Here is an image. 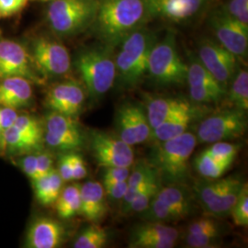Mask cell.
Here are the masks:
<instances>
[{
	"label": "cell",
	"mask_w": 248,
	"mask_h": 248,
	"mask_svg": "<svg viewBox=\"0 0 248 248\" xmlns=\"http://www.w3.org/2000/svg\"><path fill=\"white\" fill-rule=\"evenodd\" d=\"M149 18L145 0H99L91 29L100 44L115 49Z\"/></svg>",
	"instance_id": "6da1fadb"
},
{
	"label": "cell",
	"mask_w": 248,
	"mask_h": 248,
	"mask_svg": "<svg viewBox=\"0 0 248 248\" xmlns=\"http://www.w3.org/2000/svg\"><path fill=\"white\" fill-rule=\"evenodd\" d=\"M157 40L155 33L144 25L120 45L115 56V82L122 89H135L142 83L148 72L151 51Z\"/></svg>",
	"instance_id": "7a4b0ae2"
},
{
	"label": "cell",
	"mask_w": 248,
	"mask_h": 248,
	"mask_svg": "<svg viewBox=\"0 0 248 248\" xmlns=\"http://www.w3.org/2000/svg\"><path fill=\"white\" fill-rule=\"evenodd\" d=\"M113 51V48L100 44L82 48L74 59V65L79 73L85 89L94 100L104 97L115 83Z\"/></svg>",
	"instance_id": "3957f363"
},
{
	"label": "cell",
	"mask_w": 248,
	"mask_h": 248,
	"mask_svg": "<svg viewBox=\"0 0 248 248\" xmlns=\"http://www.w3.org/2000/svg\"><path fill=\"white\" fill-rule=\"evenodd\" d=\"M196 135L185 132L174 138L160 142L151 154L148 163L161 182L181 184L188 177V161L197 144Z\"/></svg>",
	"instance_id": "277c9868"
},
{
	"label": "cell",
	"mask_w": 248,
	"mask_h": 248,
	"mask_svg": "<svg viewBox=\"0 0 248 248\" xmlns=\"http://www.w3.org/2000/svg\"><path fill=\"white\" fill-rule=\"evenodd\" d=\"M99 0H51L46 12L47 23L58 38H72L92 26Z\"/></svg>",
	"instance_id": "5b68a950"
},
{
	"label": "cell",
	"mask_w": 248,
	"mask_h": 248,
	"mask_svg": "<svg viewBox=\"0 0 248 248\" xmlns=\"http://www.w3.org/2000/svg\"><path fill=\"white\" fill-rule=\"evenodd\" d=\"M147 74L161 86H180L186 83L187 63L178 53L176 34L173 31H168L162 40H157L154 45Z\"/></svg>",
	"instance_id": "8992f818"
},
{
	"label": "cell",
	"mask_w": 248,
	"mask_h": 248,
	"mask_svg": "<svg viewBox=\"0 0 248 248\" xmlns=\"http://www.w3.org/2000/svg\"><path fill=\"white\" fill-rule=\"evenodd\" d=\"M27 48L36 70L44 80L61 78L71 70L70 53L59 40L51 36H34Z\"/></svg>",
	"instance_id": "52a82bcc"
},
{
	"label": "cell",
	"mask_w": 248,
	"mask_h": 248,
	"mask_svg": "<svg viewBox=\"0 0 248 248\" xmlns=\"http://www.w3.org/2000/svg\"><path fill=\"white\" fill-rule=\"evenodd\" d=\"M245 112L232 108L207 117L198 127L197 141L213 143L240 138L248 128V119Z\"/></svg>",
	"instance_id": "ba28073f"
},
{
	"label": "cell",
	"mask_w": 248,
	"mask_h": 248,
	"mask_svg": "<svg viewBox=\"0 0 248 248\" xmlns=\"http://www.w3.org/2000/svg\"><path fill=\"white\" fill-rule=\"evenodd\" d=\"M44 140L53 149L72 152L84 145L85 136L75 117L50 111L45 117Z\"/></svg>",
	"instance_id": "9c48e42d"
},
{
	"label": "cell",
	"mask_w": 248,
	"mask_h": 248,
	"mask_svg": "<svg viewBox=\"0 0 248 248\" xmlns=\"http://www.w3.org/2000/svg\"><path fill=\"white\" fill-rule=\"evenodd\" d=\"M23 78L32 84H42L45 80L39 75L31 58L26 45L17 41L0 40V79Z\"/></svg>",
	"instance_id": "30bf717a"
},
{
	"label": "cell",
	"mask_w": 248,
	"mask_h": 248,
	"mask_svg": "<svg viewBox=\"0 0 248 248\" xmlns=\"http://www.w3.org/2000/svg\"><path fill=\"white\" fill-rule=\"evenodd\" d=\"M90 149L98 166L102 168H130L133 164L132 146L119 136L94 131L90 135Z\"/></svg>",
	"instance_id": "8fae6325"
},
{
	"label": "cell",
	"mask_w": 248,
	"mask_h": 248,
	"mask_svg": "<svg viewBox=\"0 0 248 248\" xmlns=\"http://www.w3.org/2000/svg\"><path fill=\"white\" fill-rule=\"evenodd\" d=\"M198 58L224 88L237 71V57L217 41L204 39L198 45Z\"/></svg>",
	"instance_id": "7c38bea8"
},
{
	"label": "cell",
	"mask_w": 248,
	"mask_h": 248,
	"mask_svg": "<svg viewBox=\"0 0 248 248\" xmlns=\"http://www.w3.org/2000/svg\"><path fill=\"white\" fill-rule=\"evenodd\" d=\"M209 25L217 42L236 57L248 55V26L231 18L222 9H215L210 15Z\"/></svg>",
	"instance_id": "4fadbf2b"
},
{
	"label": "cell",
	"mask_w": 248,
	"mask_h": 248,
	"mask_svg": "<svg viewBox=\"0 0 248 248\" xmlns=\"http://www.w3.org/2000/svg\"><path fill=\"white\" fill-rule=\"evenodd\" d=\"M118 136L131 146L145 142L152 134L146 112L142 107L131 103L121 107L116 114Z\"/></svg>",
	"instance_id": "5bb4252c"
},
{
	"label": "cell",
	"mask_w": 248,
	"mask_h": 248,
	"mask_svg": "<svg viewBox=\"0 0 248 248\" xmlns=\"http://www.w3.org/2000/svg\"><path fill=\"white\" fill-rule=\"evenodd\" d=\"M85 100V90L79 83L75 80H65L48 89L45 105L51 111L76 117L81 112Z\"/></svg>",
	"instance_id": "9a60e30c"
},
{
	"label": "cell",
	"mask_w": 248,
	"mask_h": 248,
	"mask_svg": "<svg viewBox=\"0 0 248 248\" xmlns=\"http://www.w3.org/2000/svg\"><path fill=\"white\" fill-rule=\"evenodd\" d=\"M213 0H145L149 18L186 21L201 13Z\"/></svg>",
	"instance_id": "2e32d148"
},
{
	"label": "cell",
	"mask_w": 248,
	"mask_h": 248,
	"mask_svg": "<svg viewBox=\"0 0 248 248\" xmlns=\"http://www.w3.org/2000/svg\"><path fill=\"white\" fill-rule=\"evenodd\" d=\"M179 233L177 228L162 222H146L132 231L129 247L133 248H174Z\"/></svg>",
	"instance_id": "e0dca14e"
},
{
	"label": "cell",
	"mask_w": 248,
	"mask_h": 248,
	"mask_svg": "<svg viewBox=\"0 0 248 248\" xmlns=\"http://www.w3.org/2000/svg\"><path fill=\"white\" fill-rule=\"evenodd\" d=\"M64 239V228L53 219L41 217L31 224L26 236L30 248H59Z\"/></svg>",
	"instance_id": "ac0fdd59"
},
{
	"label": "cell",
	"mask_w": 248,
	"mask_h": 248,
	"mask_svg": "<svg viewBox=\"0 0 248 248\" xmlns=\"http://www.w3.org/2000/svg\"><path fill=\"white\" fill-rule=\"evenodd\" d=\"M33 99L32 83L23 78L0 79V106L14 109L30 106Z\"/></svg>",
	"instance_id": "d6986e66"
},
{
	"label": "cell",
	"mask_w": 248,
	"mask_h": 248,
	"mask_svg": "<svg viewBox=\"0 0 248 248\" xmlns=\"http://www.w3.org/2000/svg\"><path fill=\"white\" fill-rule=\"evenodd\" d=\"M107 213L105 190L97 181H88L80 186L79 214L89 222L100 221Z\"/></svg>",
	"instance_id": "ffe728a7"
},
{
	"label": "cell",
	"mask_w": 248,
	"mask_h": 248,
	"mask_svg": "<svg viewBox=\"0 0 248 248\" xmlns=\"http://www.w3.org/2000/svg\"><path fill=\"white\" fill-rule=\"evenodd\" d=\"M200 110L189 102L180 108L175 113L167 119L163 124L152 130L151 136L159 142L167 141L171 138L186 132L189 124L196 118Z\"/></svg>",
	"instance_id": "44dd1931"
},
{
	"label": "cell",
	"mask_w": 248,
	"mask_h": 248,
	"mask_svg": "<svg viewBox=\"0 0 248 248\" xmlns=\"http://www.w3.org/2000/svg\"><path fill=\"white\" fill-rule=\"evenodd\" d=\"M156 197L167 204L180 220L192 211V196L180 184H169L168 186L160 187Z\"/></svg>",
	"instance_id": "7402d4cb"
},
{
	"label": "cell",
	"mask_w": 248,
	"mask_h": 248,
	"mask_svg": "<svg viewBox=\"0 0 248 248\" xmlns=\"http://www.w3.org/2000/svg\"><path fill=\"white\" fill-rule=\"evenodd\" d=\"M241 182L243 181L236 177L216 178L213 181H200L194 186L196 199L204 210Z\"/></svg>",
	"instance_id": "603a6c76"
},
{
	"label": "cell",
	"mask_w": 248,
	"mask_h": 248,
	"mask_svg": "<svg viewBox=\"0 0 248 248\" xmlns=\"http://www.w3.org/2000/svg\"><path fill=\"white\" fill-rule=\"evenodd\" d=\"M188 101L178 98H147L146 116L152 130L163 124Z\"/></svg>",
	"instance_id": "cb8c5ba5"
},
{
	"label": "cell",
	"mask_w": 248,
	"mask_h": 248,
	"mask_svg": "<svg viewBox=\"0 0 248 248\" xmlns=\"http://www.w3.org/2000/svg\"><path fill=\"white\" fill-rule=\"evenodd\" d=\"M63 182L59 172L54 169L48 175L32 180L37 201L45 206L54 203L62 191Z\"/></svg>",
	"instance_id": "d4e9b609"
},
{
	"label": "cell",
	"mask_w": 248,
	"mask_h": 248,
	"mask_svg": "<svg viewBox=\"0 0 248 248\" xmlns=\"http://www.w3.org/2000/svg\"><path fill=\"white\" fill-rule=\"evenodd\" d=\"M42 142H38L30 135L23 133L15 125L3 131V150L9 153H28L38 149Z\"/></svg>",
	"instance_id": "484cf974"
},
{
	"label": "cell",
	"mask_w": 248,
	"mask_h": 248,
	"mask_svg": "<svg viewBox=\"0 0 248 248\" xmlns=\"http://www.w3.org/2000/svg\"><path fill=\"white\" fill-rule=\"evenodd\" d=\"M54 203L57 214L62 219H69L79 214L80 185L74 184L62 187Z\"/></svg>",
	"instance_id": "4316f807"
},
{
	"label": "cell",
	"mask_w": 248,
	"mask_h": 248,
	"mask_svg": "<svg viewBox=\"0 0 248 248\" xmlns=\"http://www.w3.org/2000/svg\"><path fill=\"white\" fill-rule=\"evenodd\" d=\"M231 103L243 111L248 109V73L247 69L236 71L230 82V91L227 93Z\"/></svg>",
	"instance_id": "83f0119b"
},
{
	"label": "cell",
	"mask_w": 248,
	"mask_h": 248,
	"mask_svg": "<svg viewBox=\"0 0 248 248\" xmlns=\"http://www.w3.org/2000/svg\"><path fill=\"white\" fill-rule=\"evenodd\" d=\"M186 82L188 86H206L212 88H224L213 75L206 69L198 56H190L187 63ZM226 89V88H225Z\"/></svg>",
	"instance_id": "f1b7e54d"
},
{
	"label": "cell",
	"mask_w": 248,
	"mask_h": 248,
	"mask_svg": "<svg viewBox=\"0 0 248 248\" xmlns=\"http://www.w3.org/2000/svg\"><path fill=\"white\" fill-rule=\"evenodd\" d=\"M244 185L245 183L241 182L238 185L232 187L230 190H228L219 200L207 206L204 209L205 213L216 218H225L230 215L231 211L237 202Z\"/></svg>",
	"instance_id": "f546056e"
},
{
	"label": "cell",
	"mask_w": 248,
	"mask_h": 248,
	"mask_svg": "<svg viewBox=\"0 0 248 248\" xmlns=\"http://www.w3.org/2000/svg\"><path fill=\"white\" fill-rule=\"evenodd\" d=\"M232 163L215 159L207 153L202 152L195 160L197 171L203 177L216 179L222 177Z\"/></svg>",
	"instance_id": "4dcf8cb0"
},
{
	"label": "cell",
	"mask_w": 248,
	"mask_h": 248,
	"mask_svg": "<svg viewBox=\"0 0 248 248\" xmlns=\"http://www.w3.org/2000/svg\"><path fill=\"white\" fill-rule=\"evenodd\" d=\"M108 239L107 231L99 225H90L83 231L74 243L76 248H101Z\"/></svg>",
	"instance_id": "1f68e13d"
},
{
	"label": "cell",
	"mask_w": 248,
	"mask_h": 248,
	"mask_svg": "<svg viewBox=\"0 0 248 248\" xmlns=\"http://www.w3.org/2000/svg\"><path fill=\"white\" fill-rule=\"evenodd\" d=\"M142 218L146 222H176L180 219L166 203L159 200L156 195L153 199L149 206L142 213Z\"/></svg>",
	"instance_id": "d6a6232c"
},
{
	"label": "cell",
	"mask_w": 248,
	"mask_h": 248,
	"mask_svg": "<svg viewBox=\"0 0 248 248\" xmlns=\"http://www.w3.org/2000/svg\"><path fill=\"white\" fill-rule=\"evenodd\" d=\"M227 94L225 88H212L206 86H189V97L195 103H213L224 98Z\"/></svg>",
	"instance_id": "836d02e7"
},
{
	"label": "cell",
	"mask_w": 248,
	"mask_h": 248,
	"mask_svg": "<svg viewBox=\"0 0 248 248\" xmlns=\"http://www.w3.org/2000/svg\"><path fill=\"white\" fill-rule=\"evenodd\" d=\"M160 186L161 182H157L143 190L140 194L136 196L130 203L124 207V212L126 213H142L143 211H145L153 199L158 192Z\"/></svg>",
	"instance_id": "e575fe53"
},
{
	"label": "cell",
	"mask_w": 248,
	"mask_h": 248,
	"mask_svg": "<svg viewBox=\"0 0 248 248\" xmlns=\"http://www.w3.org/2000/svg\"><path fill=\"white\" fill-rule=\"evenodd\" d=\"M239 145L231 142H216L204 151L215 159L232 163L239 152Z\"/></svg>",
	"instance_id": "d590c367"
},
{
	"label": "cell",
	"mask_w": 248,
	"mask_h": 248,
	"mask_svg": "<svg viewBox=\"0 0 248 248\" xmlns=\"http://www.w3.org/2000/svg\"><path fill=\"white\" fill-rule=\"evenodd\" d=\"M232 221L237 226H247L248 224V184L242 188L237 202L231 211Z\"/></svg>",
	"instance_id": "8d00e7d4"
},
{
	"label": "cell",
	"mask_w": 248,
	"mask_h": 248,
	"mask_svg": "<svg viewBox=\"0 0 248 248\" xmlns=\"http://www.w3.org/2000/svg\"><path fill=\"white\" fill-rule=\"evenodd\" d=\"M14 125L38 142H44V130L34 117L26 114L18 115Z\"/></svg>",
	"instance_id": "74e56055"
},
{
	"label": "cell",
	"mask_w": 248,
	"mask_h": 248,
	"mask_svg": "<svg viewBox=\"0 0 248 248\" xmlns=\"http://www.w3.org/2000/svg\"><path fill=\"white\" fill-rule=\"evenodd\" d=\"M220 9L231 18L248 26V0H227Z\"/></svg>",
	"instance_id": "f35d334b"
},
{
	"label": "cell",
	"mask_w": 248,
	"mask_h": 248,
	"mask_svg": "<svg viewBox=\"0 0 248 248\" xmlns=\"http://www.w3.org/2000/svg\"><path fill=\"white\" fill-rule=\"evenodd\" d=\"M220 237V232H207L201 234H186V246L193 248H215L216 241Z\"/></svg>",
	"instance_id": "ab89813d"
},
{
	"label": "cell",
	"mask_w": 248,
	"mask_h": 248,
	"mask_svg": "<svg viewBox=\"0 0 248 248\" xmlns=\"http://www.w3.org/2000/svg\"><path fill=\"white\" fill-rule=\"evenodd\" d=\"M207 232H220L218 223L213 219L202 218L191 222L187 227L188 234H201Z\"/></svg>",
	"instance_id": "60d3db41"
},
{
	"label": "cell",
	"mask_w": 248,
	"mask_h": 248,
	"mask_svg": "<svg viewBox=\"0 0 248 248\" xmlns=\"http://www.w3.org/2000/svg\"><path fill=\"white\" fill-rule=\"evenodd\" d=\"M30 0H0V18L17 15L24 9Z\"/></svg>",
	"instance_id": "b9f144b4"
},
{
	"label": "cell",
	"mask_w": 248,
	"mask_h": 248,
	"mask_svg": "<svg viewBox=\"0 0 248 248\" xmlns=\"http://www.w3.org/2000/svg\"><path fill=\"white\" fill-rule=\"evenodd\" d=\"M130 175V168L110 167L106 168L103 175V184L127 181Z\"/></svg>",
	"instance_id": "7bdbcfd3"
},
{
	"label": "cell",
	"mask_w": 248,
	"mask_h": 248,
	"mask_svg": "<svg viewBox=\"0 0 248 248\" xmlns=\"http://www.w3.org/2000/svg\"><path fill=\"white\" fill-rule=\"evenodd\" d=\"M36 159L38 168V177L46 176L53 170V155L49 152L44 151L36 153Z\"/></svg>",
	"instance_id": "ee69618b"
},
{
	"label": "cell",
	"mask_w": 248,
	"mask_h": 248,
	"mask_svg": "<svg viewBox=\"0 0 248 248\" xmlns=\"http://www.w3.org/2000/svg\"><path fill=\"white\" fill-rule=\"evenodd\" d=\"M69 156L71 161L73 180H80L87 177L88 169L83 157L78 154H76L74 152L69 153Z\"/></svg>",
	"instance_id": "f6af8a7d"
},
{
	"label": "cell",
	"mask_w": 248,
	"mask_h": 248,
	"mask_svg": "<svg viewBox=\"0 0 248 248\" xmlns=\"http://www.w3.org/2000/svg\"><path fill=\"white\" fill-rule=\"evenodd\" d=\"M103 187L107 195L109 198L116 201H119V200L122 201L128 189V183L127 181L108 183V184H103Z\"/></svg>",
	"instance_id": "bcb514c9"
},
{
	"label": "cell",
	"mask_w": 248,
	"mask_h": 248,
	"mask_svg": "<svg viewBox=\"0 0 248 248\" xmlns=\"http://www.w3.org/2000/svg\"><path fill=\"white\" fill-rule=\"evenodd\" d=\"M21 169L25 173L27 177L32 180L38 178V168H37V159L36 154H29L20 161Z\"/></svg>",
	"instance_id": "7dc6e473"
},
{
	"label": "cell",
	"mask_w": 248,
	"mask_h": 248,
	"mask_svg": "<svg viewBox=\"0 0 248 248\" xmlns=\"http://www.w3.org/2000/svg\"><path fill=\"white\" fill-rule=\"evenodd\" d=\"M18 113L17 109L8 108V107L0 106V129L5 131L14 125Z\"/></svg>",
	"instance_id": "c3c4849f"
},
{
	"label": "cell",
	"mask_w": 248,
	"mask_h": 248,
	"mask_svg": "<svg viewBox=\"0 0 248 248\" xmlns=\"http://www.w3.org/2000/svg\"><path fill=\"white\" fill-rule=\"evenodd\" d=\"M60 174L63 181H71L73 180V172H72L71 161L69 153L62 155L59 161V169L57 170Z\"/></svg>",
	"instance_id": "681fc988"
},
{
	"label": "cell",
	"mask_w": 248,
	"mask_h": 248,
	"mask_svg": "<svg viewBox=\"0 0 248 248\" xmlns=\"http://www.w3.org/2000/svg\"><path fill=\"white\" fill-rule=\"evenodd\" d=\"M0 150H3V131L0 129Z\"/></svg>",
	"instance_id": "f907efd6"
},
{
	"label": "cell",
	"mask_w": 248,
	"mask_h": 248,
	"mask_svg": "<svg viewBox=\"0 0 248 248\" xmlns=\"http://www.w3.org/2000/svg\"><path fill=\"white\" fill-rule=\"evenodd\" d=\"M40 1H43V2H50L51 0H40Z\"/></svg>",
	"instance_id": "816d5d0a"
},
{
	"label": "cell",
	"mask_w": 248,
	"mask_h": 248,
	"mask_svg": "<svg viewBox=\"0 0 248 248\" xmlns=\"http://www.w3.org/2000/svg\"><path fill=\"white\" fill-rule=\"evenodd\" d=\"M0 36H1V29H0Z\"/></svg>",
	"instance_id": "f5cc1de1"
}]
</instances>
